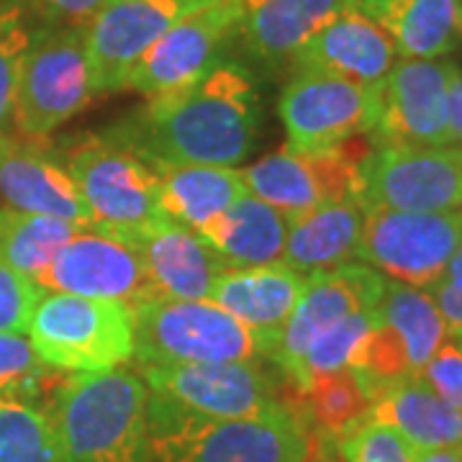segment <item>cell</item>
<instances>
[{"label": "cell", "mask_w": 462, "mask_h": 462, "mask_svg": "<svg viewBox=\"0 0 462 462\" xmlns=\"http://www.w3.org/2000/svg\"><path fill=\"white\" fill-rule=\"evenodd\" d=\"M460 18H462V14H460Z\"/></svg>", "instance_id": "7dc6e473"}, {"label": "cell", "mask_w": 462, "mask_h": 462, "mask_svg": "<svg viewBox=\"0 0 462 462\" xmlns=\"http://www.w3.org/2000/svg\"><path fill=\"white\" fill-rule=\"evenodd\" d=\"M370 416L403 434L416 452L462 447V409L447 403L421 375L385 388L373 401Z\"/></svg>", "instance_id": "cb8c5ba5"}, {"label": "cell", "mask_w": 462, "mask_h": 462, "mask_svg": "<svg viewBox=\"0 0 462 462\" xmlns=\"http://www.w3.org/2000/svg\"><path fill=\"white\" fill-rule=\"evenodd\" d=\"M42 14L51 21L69 23V29H83L108 0H36Z\"/></svg>", "instance_id": "74e56055"}, {"label": "cell", "mask_w": 462, "mask_h": 462, "mask_svg": "<svg viewBox=\"0 0 462 462\" xmlns=\"http://www.w3.org/2000/svg\"><path fill=\"white\" fill-rule=\"evenodd\" d=\"M385 85V83H383ZM383 85H363L339 75L303 69L281 98L288 147L324 152L375 132L383 111Z\"/></svg>", "instance_id": "ba28073f"}, {"label": "cell", "mask_w": 462, "mask_h": 462, "mask_svg": "<svg viewBox=\"0 0 462 462\" xmlns=\"http://www.w3.org/2000/svg\"><path fill=\"white\" fill-rule=\"evenodd\" d=\"M370 406H373V401L365 393L360 380L349 367L316 378L303 391L306 427L309 431L314 427L319 439L331 442V445H337V439L352 424H357L363 416H367Z\"/></svg>", "instance_id": "f546056e"}, {"label": "cell", "mask_w": 462, "mask_h": 462, "mask_svg": "<svg viewBox=\"0 0 462 462\" xmlns=\"http://www.w3.org/2000/svg\"><path fill=\"white\" fill-rule=\"evenodd\" d=\"M373 327V311H357V314L345 316L334 327L321 331L306 352L300 355L296 367L288 373V378L296 383V388L303 393L316 378L346 370L357 349L363 346L367 331Z\"/></svg>", "instance_id": "4dcf8cb0"}, {"label": "cell", "mask_w": 462, "mask_h": 462, "mask_svg": "<svg viewBox=\"0 0 462 462\" xmlns=\"http://www.w3.org/2000/svg\"><path fill=\"white\" fill-rule=\"evenodd\" d=\"M355 3H357V8H360V11H365V14H367V11H373L375 5L385 3V0H355Z\"/></svg>", "instance_id": "b9f144b4"}, {"label": "cell", "mask_w": 462, "mask_h": 462, "mask_svg": "<svg viewBox=\"0 0 462 462\" xmlns=\"http://www.w3.org/2000/svg\"><path fill=\"white\" fill-rule=\"evenodd\" d=\"M337 449H339V457H342L339 462L416 460V449L403 439V434H398L393 427L373 419L370 411L337 439Z\"/></svg>", "instance_id": "836d02e7"}, {"label": "cell", "mask_w": 462, "mask_h": 462, "mask_svg": "<svg viewBox=\"0 0 462 462\" xmlns=\"http://www.w3.org/2000/svg\"><path fill=\"white\" fill-rule=\"evenodd\" d=\"M29 334L36 357L51 370L108 373L134 357V314L124 300L44 291Z\"/></svg>", "instance_id": "277c9868"}, {"label": "cell", "mask_w": 462, "mask_h": 462, "mask_svg": "<svg viewBox=\"0 0 462 462\" xmlns=\"http://www.w3.org/2000/svg\"><path fill=\"white\" fill-rule=\"evenodd\" d=\"M288 229L291 216L247 193L211 221L199 236H203L231 267H257L281 263Z\"/></svg>", "instance_id": "484cf974"}, {"label": "cell", "mask_w": 462, "mask_h": 462, "mask_svg": "<svg viewBox=\"0 0 462 462\" xmlns=\"http://www.w3.org/2000/svg\"><path fill=\"white\" fill-rule=\"evenodd\" d=\"M375 314L383 324L391 327V331L401 339V345L406 346V355L416 375L430 363L437 346L447 339L445 319L439 314L437 303L431 300L430 291L424 288L388 281Z\"/></svg>", "instance_id": "83f0119b"}, {"label": "cell", "mask_w": 462, "mask_h": 462, "mask_svg": "<svg viewBox=\"0 0 462 462\" xmlns=\"http://www.w3.org/2000/svg\"><path fill=\"white\" fill-rule=\"evenodd\" d=\"M462 242L457 211H365L357 260L383 278L430 291Z\"/></svg>", "instance_id": "52a82bcc"}, {"label": "cell", "mask_w": 462, "mask_h": 462, "mask_svg": "<svg viewBox=\"0 0 462 462\" xmlns=\"http://www.w3.org/2000/svg\"><path fill=\"white\" fill-rule=\"evenodd\" d=\"M152 162L160 180V203L167 218L185 229L200 231L231 208L247 185L239 170L221 165H180V162Z\"/></svg>", "instance_id": "603a6c76"}, {"label": "cell", "mask_w": 462, "mask_h": 462, "mask_svg": "<svg viewBox=\"0 0 462 462\" xmlns=\"http://www.w3.org/2000/svg\"><path fill=\"white\" fill-rule=\"evenodd\" d=\"M147 401L144 383L116 367L54 383L39 411L60 462H147Z\"/></svg>", "instance_id": "7a4b0ae2"}, {"label": "cell", "mask_w": 462, "mask_h": 462, "mask_svg": "<svg viewBox=\"0 0 462 462\" xmlns=\"http://www.w3.org/2000/svg\"><path fill=\"white\" fill-rule=\"evenodd\" d=\"M51 367L33 352L32 339L23 334L0 331V401L29 403L51 380Z\"/></svg>", "instance_id": "d6a6232c"}, {"label": "cell", "mask_w": 462, "mask_h": 462, "mask_svg": "<svg viewBox=\"0 0 462 462\" xmlns=\"http://www.w3.org/2000/svg\"><path fill=\"white\" fill-rule=\"evenodd\" d=\"M132 314L139 365L245 363L257 355L252 334L211 300L152 298Z\"/></svg>", "instance_id": "8992f818"}, {"label": "cell", "mask_w": 462, "mask_h": 462, "mask_svg": "<svg viewBox=\"0 0 462 462\" xmlns=\"http://www.w3.org/2000/svg\"><path fill=\"white\" fill-rule=\"evenodd\" d=\"M419 375L427 380L447 403L462 409V339L457 337L445 339Z\"/></svg>", "instance_id": "8d00e7d4"}, {"label": "cell", "mask_w": 462, "mask_h": 462, "mask_svg": "<svg viewBox=\"0 0 462 462\" xmlns=\"http://www.w3.org/2000/svg\"><path fill=\"white\" fill-rule=\"evenodd\" d=\"M457 339H462V337H457Z\"/></svg>", "instance_id": "bcb514c9"}, {"label": "cell", "mask_w": 462, "mask_h": 462, "mask_svg": "<svg viewBox=\"0 0 462 462\" xmlns=\"http://www.w3.org/2000/svg\"><path fill=\"white\" fill-rule=\"evenodd\" d=\"M324 462H337V460H334V457H327V460H324Z\"/></svg>", "instance_id": "f6af8a7d"}, {"label": "cell", "mask_w": 462, "mask_h": 462, "mask_svg": "<svg viewBox=\"0 0 462 462\" xmlns=\"http://www.w3.org/2000/svg\"><path fill=\"white\" fill-rule=\"evenodd\" d=\"M388 278L363 263H346L334 270H321L309 275L306 291L282 329L278 349L273 360L285 370V375L296 367L306 346L321 331L334 327L345 316L357 311H375L385 293Z\"/></svg>", "instance_id": "e0dca14e"}, {"label": "cell", "mask_w": 462, "mask_h": 462, "mask_svg": "<svg viewBox=\"0 0 462 462\" xmlns=\"http://www.w3.org/2000/svg\"><path fill=\"white\" fill-rule=\"evenodd\" d=\"M5 144H8V139H5V136H0V149L5 147Z\"/></svg>", "instance_id": "ee69618b"}, {"label": "cell", "mask_w": 462, "mask_h": 462, "mask_svg": "<svg viewBox=\"0 0 462 462\" xmlns=\"http://www.w3.org/2000/svg\"><path fill=\"white\" fill-rule=\"evenodd\" d=\"M0 462H60L47 419L18 401H0Z\"/></svg>", "instance_id": "1f68e13d"}, {"label": "cell", "mask_w": 462, "mask_h": 462, "mask_svg": "<svg viewBox=\"0 0 462 462\" xmlns=\"http://www.w3.org/2000/svg\"><path fill=\"white\" fill-rule=\"evenodd\" d=\"M132 245L160 298L208 300L218 278L231 264L196 231L175 221L136 236Z\"/></svg>", "instance_id": "ffe728a7"}, {"label": "cell", "mask_w": 462, "mask_h": 462, "mask_svg": "<svg viewBox=\"0 0 462 462\" xmlns=\"http://www.w3.org/2000/svg\"><path fill=\"white\" fill-rule=\"evenodd\" d=\"M365 208L357 199L324 203L291 218L282 263L303 275L357 260Z\"/></svg>", "instance_id": "7402d4cb"}, {"label": "cell", "mask_w": 462, "mask_h": 462, "mask_svg": "<svg viewBox=\"0 0 462 462\" xmlns=\"http://www.w3.org/2000/svg\"><path fill=\"white\" fill-rule=\"evenodd\" d=\"M365 211L462 208V147H413L383 142L360 162Z\"/></svg>", "instance_id": "9c48e42d"}, {"label": "cell", "mask_w": 462, "mask_h": 462, "mask_svg": "<svg viewBox=\"0 0 462 462\" xmlns=\"http://www.w3.org/2000/svg\"><path fill=\"white\" fill-rule=\"evenodd\" d=\"M139 367L154 396L200 416L239 419L263 413L278 403L270 393L267 375L260 370V365L249 360Z\"/></svg>", "instance_id": "5bb4252c"}, {"label": "cell", "mask_w": 462, "mask_h": 462, "mask_svg": "<svg viewBox=\"0 0 462 462\" xmlns=\"http://www.w3.org/2000/svg\"><path fill=\"white\" fill-rule=\"evenodd\" d=\"M190 8H199V5H206V3H214V0H185Z\"/></svg>", "instance_id": "7bdbcfd3"}, {"label": "cell", "mask_w": 462, "mask_h": 462, "mask_svg": "<svg viewBox=\"0 0 462 462\" xmlns=\"http://www.w3.org/2000/svg\"><path fill=\"white\" fill-rule=\"evenodd\" d=\"M455 67L437 60H398L383 85L375 132L391 144L452 147L449 83Z\"/></svg>", "instance_id": "2e32d148"}, {"label": "cell", "mask_w": 462, "mask_h": 462, "mask_svg": "<svg viewBox=\"0 0 462 462\" xmlns=\"http://www.w3.org/2000/svg\"><path fill=\"white\" fill-rule=\"evenodd\" d=\"M439 281L449 282V285H455V288H462V242H460V247L455 249L452 260H449V264H447L445 275H442Z\"/></svg>", "instance_id": "60d3db41"}, {"label": "cell", "mask_w": 462, "mask_h": 462, "mask_svg": "<svg viewBox=\"0 0 462 462\" xmlns=\"http://www.w3.org/2000/svg\"><path fill=\"white\" fill-rule=\"evenodd\" d=\"M355 5V0H239V29L254 54L285 60L296 57L324 23Z\"/></svg>", "instance_id": "d4e9b609"}, {"label": "cell", "mask_w": 462, "mask_h": 462, "mask_svg": "<svg viewBox=\"0 0 462 462\" xmlns=\"http://www.w3.org/2000/svg\"><path fill=\"white\" fill-rule=\"evenodd\" d=\"M413 462H462V447L424 449V452H416V460Z\"/></svg>", "instance_id": "ab89813d"}, {"label": "cell", "mask_w": 462, "mask_h": 462, "mask_svg": "<svg viewBox=\"0 0 462 462\" xmlns=\"http://www.w3.org/2000/svg\"><path fill=\"white\" fill-rule=\"evenodd\" d=\"M42 296L44 288L39 282L21 275L11 264L0 260V331L8 334L29 331L33 309Z\"/></svg>", "instance_id": "d590c367"}, {"label": "cell", "mask_w": 462, "mask_h": 462, "mask_svg": "<svg viewBox=\"0 0 462 462\" xmlns=\"http://www.w3.org/2000/svg\"><path fill=\"white\" fill-rule=\"evenodd\" d=\"M147 434L157 462H309L311 431L282 403L239 419L185 411L165 398L147 401Z\"/></svg>", "instance_id": "3957f363"}, {"label": "cell", "mask_w": 462, "mask_h": 462, "mask_svg": "<svg viewBox=\"0 0 462 462\" xmlns=\"http://www.w3.org/2000/svg\"><path fill=\"white\" fill-rule=\"evenodd\" d=\"M90 67L83 29H65L39 39L18 65L14 118L26 139H44L78 114L88 98Z\"/></svg>", "instance_id": "30bf717a"}, {"label": "cell", "mask_w": 462, "mask_h": 462, "mask_svg": "<svg viewBox=\"0 0 462 462\" xmlns=\"http://www.w3.org/2000/svg\"><path fill=\"white\" fill-rule=\"evenodd\" d=\"M257 121V96L247 72L216 65L180 90L149 98L134 152L157 162L231 167L254 144Z\"/></svg>", "instance_id": "6da1fadb"}, {"label": "cell", "mask_w": 462, "mask_h": 462, "mask_svg": "<svg viewBox=\"0 0 462 462\" xmlns=\"http://www.w3.org/2000/svg\"><path fill=\"white\" fill-rule=\"evenodd\" d=\"M460 14L462 0H385L367 11L403 60H437L447 54L460 39Z\"/></svg>", "instance_id": "4316f807"}, {"label": "cell", "mask_w": 462, "mask_h": 462, "mask_svg": "<svg viewBox=\"0 0 462 462\" xmlns=\"http://www.w3.org/2000/svg\"><path fill=\"white\" fill-rule=\"evenodd\" d=\"M0 193L23 214L54 216L75 229H93L90 211L69 172L29 147L0 149Z\"/></svg>", "instance_id": "44dd1931"}, {"label": "cell", "mask_w": 462, "mask_h": 462, "mask_svg": "<svg viewBox=\"0 0 462 462\" xmlns=\"http://www.w3.org/2000/svg\"><path fill=\"white\" fill-rule=\"evenodd\" d=\"M39 285L44 291L124 300L129 306L157 296L139 252L100 231H78L57 252Z\"/></svg>", "instance_id": "9a60e30c"}, {"label": "cell", "mask_w": 462, "mask_h": 462, "mask_svg": "<svg viewBox=\"0 0 462 462\" xmlns=\"http://www.w3.org/2000/svg\"><path fill=\"white\" fill-rule=\"evenodd\" d=\"M242 178L252 196L291 218L324 203L360 196V160L346 154L345 144L324 152L285 147L247 167Z\"/></svg>", "instance_id": "7c38bea8"}, {"label": "cell", "mask_w": 462, "mask_h": 462, "mask_svg": "<svg viewBox=\"0 0 462 462\" xmlns=\"http://www.w3.org/2000/svg\"><path fill=\"white\" fill-rule=\"evenodd\" d=\"M67 172L90 211V231L132 242L172 221L160 203L157 172L134 149L88 139L72 152Z\"/></svg>", "instance_id": "5b68a950"}, {"label": "cell", "mask_w": 462, "mask_h": 462, "mask_svg": "<svg viewBox=\"0 0 462 462\" xmlns=\"http://www.w3.org/2000/svg\"><path fill=\"white\" fill-rule=\"evenodd\" d=\"M309 275L282 263L229 267L211 291V303L252 334L257 355L273 357L282 329L306 291Z\"/></svg>", "instance_id": "ac0fdd59"}, {"label": "cell", "mask_w": 462, "mask_h": 462, "mask_svg": "<svg viewBox=\"0 0 462 462\" xmlns=\"http://www.w3.org/2000/svg\"><path fill=\"white\" fill-rule=\"evenodd\" d=\"M430 296L445 319L447 337H462V288L437 281L430 288Z\"/></svg>", "instance_id": "f35d334b"}, {"label": "cell", "mask_w": 462, "mask_h": 462, "mask_svg": "<svg viewBox=\"0 0 462 462\" xmlns=\"http://www.w3.org/2000/svg\"><path fill=\"white\" fill-rule=\"evenodd\" d=\"M239 0H214L182 14L134 67L126 88L149 98L180 90L211 69L216 50L239 29Z\"/></svg>", "instance_id": "4fadbf2b"}, {"label": "cell", "mask_w": 462, "mask_h": 462, "mask_svg": "<svg viewBox=\"0 0 462 462\" xmlns=\"http://www.w3.org/2000/svg\"><path fill=\"white\" fill-rule=\"evenodd\" d=\"M32 47V36L23 23L21 8L0 11V136L8 116L14 114V93H16L18 65Z\"/></svg>", "instance_id": "e575fe53"}, {"label": "cell", "mask_w": 462, "mask_h": 462, "mask_svg": "<svg viewBox=\"0 0 462 462\" xmlns=\"http://www.w3.org/2000/svg\"><path fill=\"white\" fill-rule=\"evenodd\" d=\"M396 44L357 5L346 8L296 51L303 69H319L363 85H383L398 60Z\"/></svg>", "instance_id": "d6986e66"}, {"label": "cell", "mask_w": 462, "mask_h": 462, "mask_svg": "<svg viewBox=\"0 0 462 462\" xmlns=\"http://www.w3.org/2000/svg\"><path fill=\"white\" fill-rule=\"evenodd\" d=\"M83 229L54 216L0 211V260L21 275L42 281L57 252Z\"/></svg>", "instance_id": "f1b7e54d"}, {"label": "cell", "mask_w": 462, "mask_h": 462, "mask_svg": "<svg viewBox=\"0 0 462 462\" xmlns=\"http://www.w3.org/2000/svg\"><path fill=\"white\" fill-rule=\"evenodd\" d=\"M188 11L185 0H108L83 29L93 93L126 88L139 60Z\"/></svg>", "instance_id": "8fae6325"}]
</instances>
